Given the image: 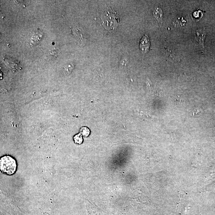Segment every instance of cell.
<instances>
[{
	"label": "cell",
	"mask_w": 215,
	"mask_h": 215,
	"mask_svg": "<svg viewBox=\"0 0 215 215\" xmlns=\"http://www.w3.org/2000/svg\"><path fill=\"white\" fill-rule=\"evenodd\" d=\"M17 167V162L13 156L5 155L0 159V169L3 174L13 175L16 171Z\"/></svg>",
	"instance_id": "6da1fadb"
},
{
	"label": "cell",
	"mask_w": 215,
	"mask_h": 215,
	"mask_svg": "<svg viewBox=\"0 0 215 215\" xmlns=\"http://www.w3.org/2000/svg\"><path fill=\"white\" fill-rule=\"evenodd\" d=\"M102 24L107 30H114L119 22L118 18L110 10H105L101 15Z\"/></svg>",
	"instance_id": "7a4b0ae2"
},
{
	"label": "cell",
	"mask_w": 215,
	"mask_h": 215,
	"mask_svg": "<svg viewBox=\"0 0 215 215\" xmlns=\"http://www.w3.org/2000/svg\"><path fill=\"white\" fill-rule=\"evenodd\" d=\"M30 35V44L33 46L39 42L42 38L44 35L43 32L39 29L37 28L31 31Z\"/></svg>",
	"instance_id": "3957f363"
},
{
	"label": "cell",
	"mask_w": 215,
	"mask_h": 215,
	"mask_svg": "<svg viewBox=\"0 0 215 215\" xmlns=\"http://www.w3.org/2000/svg\"><path fill=\"white\" fill-rule=\"evenodd\" d=\"M150 46V41L148 35H144L140 41L139 49L143 54H146L149 51Z\"/></svg>",
	"instance_id": "277c9868"
},
{
	"label": "cell",
	"mask_w": 215,
	"mask_h": 215,
	"mask_svg": "<svg viewBox=\"0 0 215 215\" xmlns=\"http://www.w3.org/2000/svg\"><path fill=\"white\" fill-rule=\"evenodd\" d=\"M206 33L204 30L199 29L197 32V35L198 43L204 49V41L205 39Z\"/></svg>",
	"instance_id": "5b68a950"
},
{
	"label": "cell",
	"mask_w": 215,
	"mask_h": 215,
	"mask_svg": "<svg viewBox=\"0 0 215 215\" xmlns=\"http://www.w3.org/2000/svg\"><path fill=\"white\" fill-rule=\"evenodd\" d=\"M153 15L159 23H161L163 18V10L160 8H156L153 11Z\"/></svg>",
	"instance_id": "8992f818"
},
{
	"label": "cell",
	"mask_w": 215,
	"mask_h": 215,
	"mask_svg": "<svg viewBox=\"0 0 215 215\" xmlns=\"http://www.w3.org/2000/svg\"><path fill=\"white\" fill-rule=\"evenodd\" d=\"M73 139L74 142L76 144L81 145L83 142V138H82V135L80 133L74 135Z\"/></svg>",
	"instance_id": "52a82bcc"
},
{
	"label": "cell",
	"mask_w": 215,
	"mask_h": 215,
	"mask_svg": "<svg viewBox=\"0 0 215 215\" xmlns=\"http://www.w3.org/2000/svg\"><path fill=\"white\" fill-rule=\"evenodd\" d=\"M80 133L82 135V136L85 137H88L90 134V130L88 127L84 126L80 129Z\"/></svg>",
	"instance_id": "ba28073f"
},
{
	"label": "cell",
	"mask_w": 215,
	"mask_h": 215,
	"mask_svg": "<svg viewBox=\"0 0 215 215\" xmlns=\"http://www.w3.org/2000/svg\"><path fill=\"white\" fill-rule=\"evenodd\" d=\"M74 66L72 64H68L65 67L64 69L65 71H66L67 73L70 72L72 70Z\"/></svg>",
	"instance_id": "9c48e42d"
},
{
	"label": "cell",
	"mask_w": 215,
	"mask_h": 215,
	"mask_svg": "<svg viewBox=\"0 0 215 215\" xmlns=\"http://www.w3.org/2000/svg\"><path fill=\"white\" fill-rule=\"evenodd\" d=\"M202 113V111L200 109H197L195 110L193 113V115L194 116L198 117L200 116Z\"/></svg>",
	"instance_id": "30bf717a"
},
{
	"label": "cell",
	"mask_w": 215,
	"mask_h": 215,
	"mask_svg": "<svg viewBox=\"0 0 215 215\" xmlns=\"http://www.w3.org/2000/svg\"><path fill=\"white\" fill-rule=\"evenodd\" d=\"M182 102L183 101L179 96H178L177 97H175V103L176 104H181Z\"/></svg>",
	"instance_id": "8fae6325"
}]
</instances>
